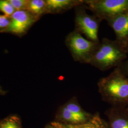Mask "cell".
<instances>
[{
	"instance_id": "obj_1",
	"label": "cell",
	"mask_w": 128,
	"mask_h": 128,
	"mask_svg": "<svg viewBox=\"0 0 128 128\" xmlns=\"http://www.w3.org/2000/svg\"><path fill=\"white\" fill-rule=\"evenodd\" d=\"M98 85L105 100L120 107L128 105V78L119 66L108 76L101 78Z\"/></svg>"
},
{
	"instance_id": "obj_2",
	"label": "cell",
	"mask_w": 128,
	"mask_h": 128,
	"mask_svg": "<svg viewBox=\"0 0 128 128\" xmlns=\"http://www.w3.org/2000/svg\"><path fill=\"white\" fill-rule=\"evenodd\" d=\"M128 53L118 41L104 38L100 42L90 64L105 71L118 67L127 58Z\"/></svg>"
},
{
	"instance_id": "obj_3",
	"label": "cell",
	"mask_w": 128,
	"mask_h": 128,
	"mask_svg": "<svg viewBox=\"0 0 128 128\" xmlns=\"http://www.w3.org/2000/svg\"><path fill=\"white\" fill-rule=\"evenodd\" d=\"M100 42L88 40L76 30L69 33L65 38L66 46L74 60L82 64H90Z\"/></svg>"
},
{
	"instance_id": "obj_4",
	"label": "cell",
	"mask_w": 128,
	"mask_h": 128,
	"mask_svg": "<svg viewBox=\"0 0 128 128\" xmlns=\"http://www.w3.org/2000/svg\"><path fill=\"white\" fill-rule=\"evenodd\" d=\"M84 5L101 21L128 12V0H84Z\"/></svg>"
},
{
	"instance_id": "obj_5",
	"label": "cell",
	"mask_w": 128,
	"mask_h": 128,
	"mask_svg": "<svg viewBox=\"0 0 128 128\" xmlns=\"http://www.w3.org/2000/svg\"><path fill=\"white\" fill-rule=\"evenodd\" d=\"M74 23L76 30L91 41L99 42L98 32L101 20L94 15L87 14L84 4L74 9Z\"/></svg>"
},
{
	"instance_id": "obj_6",
	"label": "cell",
	"mask_w": 128,
	"mask_h": 128,
	"mask_svg": "<svg viewBox=\"0 0 128 128\" xmlns=\"http://www.w3.org/2000/svg\"><path fill=\"white\" fill-rule=\"evenodd\" d=\"M10 17L9 26L1 32L22 35L38 20L27 10H16Z\"/></svg>"
},
{
	"instance_id": "obj_7",
	"label": "cell",
	"mask_w": 128,
	"mask_h": 128,
	"mask_svg": "<svg viewBox=\"0 0 128 128\" xmlns=\"http://www.w3.org/2000/svg\"><path fill=\"white\" fill-rule=\"evenodd\" d=\"M106 20L114 30L116 37V40L127 50L128 45V12L110 17Z\"/></svg>"
},
{
	"instance_id": "obj_8",
	"label": "cell",
	"mask_w": 128,
	"mask_h": 128,
	"mask_svg": "<svg viewBox=\"0 0 128 128\" xmlns=\"http://www.w3.org/2000/svg\"><path fill=\"white\" fill-rule=\"evenodd\" d=\"M48 14H62L84 4V0H46Z\"/></svg>"
},
{
	"instance_id": "obj_9",
	"label": "cell",
	"mask_w": 128,
	"mask_h": 128,
	"mask_svg": "<svg viewBox=\"0 0 128 128\" xmlns=\"http://www.w3.org/2000/svg\"><path fill=\"white\" fill-rule=\"evenodd\" d=\"M55 128H106L99 117H93L90 120L78 124H64L53 122L51 124Z\"/></svg>"
},
{
	"instance_id": "obj_10",
	"label": "cell",
	"mask_w": 128,
	"mask_h": 128,
	"mask_svg": "<svg viewBox=\"0 0 128 128\" xmlns=\"http://www.w3.org/2000/svg\"><path fill=\"white\" fill-rule=\"evenodd\" d=\"M27 10L38 19L48 14L45 0H28Z\"/></svg>"
},
{
	"instance_id": "obj_11",
	"label": "cell",
	"mask_w": 128,
	"mask_h": 128,
	"mask_svg": "<svg viewBox=\"0 0 128 128\" xmlns=\"http://www.w3.org/2000/svg\"><path fill=\"white\" fill-rule=\"evenodd\" d=\"M114 116L111 122V128H128V111L122 107L114 112Z\"/></svg>"
},
{
	"instance_id": "obj_12",
	"label": "cell",
	"mask_w": 128,
	"mask_h": 128,
	"mask_svg": "<svg viewBox=\"0 0 128 128\" xmlns=\"http://www.w3.org/2000/svg\"><path fill=\"white\" fill-rule=\"evenodd\" d=\"M0 128H22L21 120L16 115L10 116L0 121Z\"/></svg>"
},
{
	"instance_id": "obj_13",
	"label": "cell",
	"mask_w": 128,
	"mask_h": 128,
	"mask_svg": "<svg viewBox=\"0 0 128 128\" xmlns=\"http://www.w3.org/2000/svg\"><path fill=\"white\" fill-rule=\"evenodd\" d=\"M61 117L66 122L72 124H78L85 122L86 120L77 115L74 114L63 106L60 110Z\"/></svg>"
},
{
	"instance_id": "obj_14",
	"label": "cell",
	"mask_w": 128,
	"mask_h": 128,
	"mask_svg": "<svg viewBox=\"0 0 128 128\" xmlns=\"http://www.w3.org/2000/svg\"><path fill=\"white\" fill-rule=\"evenodd\" d=\"M64 106L74 114L77 115L86 120V117L85 112H84L80 106L78 104L76 101L74 100H71L66 104Z\"/></svg>"
},
{
	"instance_id": "obj_15",
	"label": "cell",
	"mask_w": 128,
	"mask_h": 128,
	"mask_svg": "<svg viewBox=\"0 0 128 128\" xmlns=\"http://www.w3.org/2000/svg\"><path fill=\"white\" fill-rule=\"evenodd\" d=\"M0 11L7 17H10L16 11L9 0H0Z\"/></svg>"
},
{
	"instance_id": "obj_16",
	"label": "cell",
	"mask_w": 128,
	"mask_h": 128,
	"mask_svg": "<svg viewBox=\"0 0 128 128\" xmlns=\"http://www.w3.org/2000/svg\"><path fill=\"white\" fill-rule=\"evenodd\" d=\"M16 10H27L28 0H9Z\"/></svg>"
},
{
	"instance_id": "obj_17",
	"label": "cell",
	"mask_w": 128,
	"mask_h": 128,
	"mask_svg": "<svg viewBox=\"0 0 128 128\" xmlns=\"http://www.w3.org/2000/svg\"><path fill=\"white\" fill-rule=\"evenodd\" d=\"M10 23V20L8 17L0 14V29L4 30L9 26Z\"/></svg>"
},
{
	"instance_id": "obj_18",
	"label": "cell",
	"mask_w": 128,
	"mask_h": 128,
	"mask_svg": "<svg viewBox=\"0 0 128 128\" xmlns=\"http://www.w3.org/2000/svg\"><path fill=\"white\" fill-rule=\"evenodd\" d=\"M119 67L122 73L128 78V60L124 61Z\"/></svg>"
},
{
	"instance_id": "obj_19",
	"label": "cell",
	"mask_w": 128,
	"mask_h": 128,
	"mask_svg": "<svg viewBox=\"0 0 128 128\" xmlns=\"http://www.w3.org/2000/svg\"><path fill=\"white\" fill-rule=\"evenodd\" d=\"M127 53H128V45L127 46Z\"/></svg>"
},
{
	"instance_id": "obj_20",
	"label": "cell",
	"mask_w": 128,
	"mask_h": 128,
	"mask_svg": "<svg viewBox=\"0 0 128 128\" xmlns=\"http://www.w3.org/2000/svg\"><path fill=\"white\" fill-rule=\"evenodd\" d=\"M54 128V127H53V126H52V127H50V128Z\"/></svg>"
},
{
	"instance_id": "obj_21",
	"label": "cell",
	"mask_w": 128,
	"mask_h": 128,
	"mask_svg": "<svg viewBox=\"0 0 128 128\" xmlns=\"http://www.w3.org/2000/svg\"><path fill=\"white\" fill-rule=\"evenodd\" d=\"M126 109H127V110H128V108H126Z\"/></svg>"
}]
</instances>
